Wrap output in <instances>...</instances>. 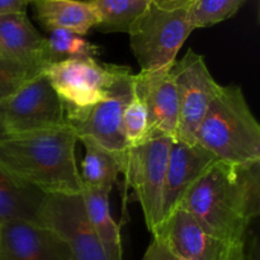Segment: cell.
I'll list each match as a JSON object with an SVG mask.
<instances>
[{"label": "cell", "instance_id": "obj_1", "mask_svg": "<svg viewBox=\"0 0 260 260\" xmlns=\"http://www.w3.org/2000/svg\"><path fill=\"white\" fill-rule=\"evenodd\" d=\"M260 202L259 164L235 167L215 161L196 182L180 208L205 230L230 241H246Z\"/></svg>", "mask_w": 260, "mask_h": 260}, {"label": "cell", "instance_id": "obj_2", "mask_svg": "<svg viewBox=\"0 0 260 260\" xmlns=\"http://www.w3.org/2000/svg\"><path fill=\"white\" fill-rule=\"evenodd\" d=\"M78 142L68 123L46 131L8 135L0 139V168L47 194L81 193Z\"/></svg>", "mask_w": 260, "mask_h": 260}, {"label": "cell", "instance_id": "obj_3", "mask_svg": "<svg viewBox=\"0 0 260 260\" xmlns=\"http://www.w3.org/2000/svg\"><path fill=\"white\" fill-rule=\"evenodd\" d=\"M217 161L235 167L260 162V126L240 86L220 85L196 137Z\"/></svg>", "mask_w": 260, "mask_h": 260}, {"label": "cell", "instance_id": "obj_4", "mask_svg": "<svg viewBox=\"0 0 260 260\" xmlns=\"http://www.w3.org/2000/svg\"><path fill=\"white\" fill-rule=\"evenodd\" d=\"M43 74L62 101L66 117H70L104 101L114 86L132 73L126 66L80 57L50 63Z\"/></svg>", "mask_w": 260, "mask_h": 260}, {"label": "cell", "instance_id": "obj_5", "mask_svg": "<svg viewBox=\"0 0 260 260\" xmlns=\"http://www.w3.org/2000/svg\"><path fill=\"white\" fill-rule=\"evenodd\" d=\"M193 30L189 9H162L150 5L128 32L129 46L140 71L172 68Z\"/></svg>", "mask_w": 260, "mask_h": 260}, {"label": "cell", "instance_id": "obj_6", "mask_svg": "<svg viewBox=\"0 0 260 260\" xmlns=\"http://www.w3.org/2000/svg\"><path fill=\"white\" fill-rule=\"evenodd\" d=\"M173 140L168 136H154L140 146L127 150L123 174L127 184L135 190L151 235L161 223L165 174Z\"/></svg>", "mask_w": 260, "mask_h": 260}, {"label": "cell", "instance_id": "obj_7", "mask_svg": "<svg viewBox=\"0 0 260 260\" xmlns=\"http://www.w3.org/2000/svg\"><path fill=\"white\" fill-rule=\"evenodd\" d=\"M179 104L177 139L196 144L197 131L221 84L215 80L205 57L189 50L170 68Z\"/></svg>", "mask_w": 260, "mask_h": 260}, {"label": "cell", "instance_id": "obj_8", "mask_svg": "<svg viewBox=\"0 0 260 260\" xmlns=\"http://www.w3.org/2000/svg\"><path fill=\"white\" fill-rule=\"evenodd\" d=\"M41 225L66 244L71 260H109L89 221L81 193L47 194Z\"/></svg>", "mask_w": 260, "mask_h": 260}, {"label": "cell", "instance_id": "obj_9", "mask_svg": "<svg viewBox=\"0 0 260 260\" xmlns=\"http://www.w3.org/2000/svg\"><path fill=\"white\" fill-rule=\"evenodd\" d=\"M3 113L7 136L46 131L68 123L62 101L43 73L3 103Z\"/></svg>", "mask_w": 260, "mask_h": 260}, {"label": "cell", "instance_id": "obj_10", "mask_svg": "<svg viewBox=\"0 0 260 260\" xmlns=\"http://www.w3.org/2000/svg\"><path fill=\"white\" fill-rule=\"evenodd\" d=\"M152 238L188 260H249L246 241L225 240L208 233L180 207L160 223Z\"/></svg>", "mask_w": 260, "mask_h": 260}, {"label": "cell", "instance_id": "obj_11", "mask_svg": "<svg viewBox=\"0 0 260 260\" xmlns=\"http://www.w3.org/2000/svg\"><path fill=\"white\" fill-rule=\"evenodd\" d=\"M132 75L113 88L104 101L86 111L66 117L76 139H89L126 161L127 145L122 132V114L132 91Z\"/></svg>", "mask_w": 260, "mask_h": 260}, {"label": "cell", "instance_id": "obj_12", "mask_svg": "<svg viewBox=\"0 0 260 260\" xmlns=\"http://www.w3.org/2000/svg\"><path fill=\"white\" fill-rule=\"evenodd\" d=\"M132 88L146 107L150 137L177 139L179 104L170 68L147 73L140 71L132 75Z\"/></svg>", "mask_w": 260, "mask_h": 260}, {"label": "cell", "instance_id": "obj_13", "mask_svg": "<svg viewBox=\"0 0 260 260\" xmlns=\"http://www.w3.org/2000/svg\"><path fill=\"white\" fill-rule=\"evenodd\" d=\"M215 161L216 157L198 142L173 140L165 174L161 222L179 208L190 188Z\"/></svg>", "mask_w": 260, "mask_h": 260}, {"label": "cell", "instance_id": "obj_14", "mask_svg": "<svg viewBox=\"0 0 260 260\" xmlns=\"http://www.w3.org/2000/svg\"><path fill=\"white\" fill-rule=\"evenodd\" d=\"M0 245L7 260H71L66 244L50 229L37 223H2Z\"/></svg>", "mask_w": 260, "mask_h": 260}, {"label": "cell", "instance_id": "obj_15", "mask_svg": "<svg viewBox=\"0 0 260 260\" xmlns=\"http://www.w3.org/2000/svg\"><path fill=\"white\" fill-rule=\"evenodd\" d=\"M0 53L45 69L51 63L47 37H43L36 29L27 13L0 15Z\"/></svg>", "mask_w": 260, "mask_h": 260}, {"label": "cell", "instance_id": "obj_16", "mask_svg": "<svg viewBox=\"0 0 260 260\" xmlns=\"http://www.w3.org/2000/svg\"><path fill=\"white\" fill-rule=\"evenodd\" d=\"M47 193L0 168V225L30 222L41 225Z\"/></svg>", "mask_w": 260, "mask_h": 260}, {"label": "cell", "instance_id": "obj_17", "mask_svg": "<svg viewBox=\"0 0 260 260\" xmlns=\"http://www.w3.org/2000/svg\"><path fill=\"white\" fill-rule=\"evenodd\" d=\"M33 13L47 30L62 29L85 36L98 25V14L89 0H30Z\"/></svg>", "mask_w": 260, "mask_h": 260}, {"label": "cell", "instance_id": "obj_18", "mask_svg": "<svg viewBox=\"0 0 260 260\" xmlns=\"http://www.w3.org/2000/svg\"><path fill=\"white\" fill-rule=\"evenodd\" d=\"M109 193L111 192L108 190L84 188L81 196L89 221L98 235L108 259L123 260L121 230L112 216Z\"/></svg>", "mask_w": 260, "mask_h": 260}, {"label": "cell", "instance_id": "obj_19", "mask_svg": "<svg viewBox=\"0 0 260 260\" xmlns=\"http://www.w3.org/2000/svg\"><path fill=\"white\" fill-rule=\"evenodd\" d=\"M79 141L85 149L81 169H79L83 189L88 188L111 192L118 174L123 173L124 161L91 140L81 139Z\"/></svg>", "mask_w": 260, "mask_h": 260}, {"label": "cell", "instance_id": "obj_20", "mask_svg": "<svg viewBox=\"0 0 260 260\" xmlns=\"http://www.w3.org/2000/svg\"><path fill=\"white\" fill-rule=\"evenodd\" d=\"M98 14L101 32L128 33L137 19L149 9L152 0H89Z\"/></svg>", "mask_w": 260, "mask_h": 260}, {"label": "cell", "instance_id": "obj_21", "mask_svg": "<svg viewBox=\"0 0 260 260\" xmlns=\"http://www.w3.org/2000/svg\"><path fill=\"white\" fill-rule=\"evenodd\" d=\"M47 52L50 62L68 60V58L96 57L99 47L85 40L84 36L69 32V30H51L47 37Z\"/></svg>", "mask_w": 260, "mask_h": 260}, {"label": "cell", "instance_id": "obj_22", "mask_svg": "<svg viewBox=\"0 0 260 260\" xmlns=\"http://www.w3.org/2000/svg\"><path fill=\"white\" fill-rule=\"evenodd\" d=\"M45 68L0 53V104L9 101L25 84L43 73Z\"/></svg>", "mask_w": 260, "mask_h": 260}, {"label": "cell", "instance_id": "obj_23", "mask_svg": "<svg viewBox=\"0 0 260 260\" xmlns=\"http://www.w3.org/2000/svg\"><path fill=\"white\" fill-rule=\"evenodd\" d=\"M122 132L127 149L137 147L150 139L149 117L146 107L132 88L131 96L122 114Z\"/></svg>", "mask_w": 260, "mask_h": 260}, {"label": "cell", "instance_id": "obj_24", "mask_svg": "<svg viewBox=\"0 0 260 260\" xmlns=\"http://www.w3.org/2000/svg\"><path fill=\"white\" fill-rule=\"evenodd\" d=\"M246 0H197L189 8L193 28H207L218 24L239 12Z\"/></svg>", "mask_w": 260, "mask_h": 260}, {"label": "cell", "instance_id": "obj_25", "mask_svg": "<svg viewBox=\"0 0 260 260\" xmlns=\"http://www.w3.org/2000/svg\"><path fill=\"white\" fill-rule=\"evenodd\" d=\"M142 260H188L169 248L159 238H152L151 244L146 249Z\"/></svg>", "mask_w": 260, "mask_h": 260}, {"label": "cell", "instance_id": "obj_26", "mask_svg": "<svg viewBox=\"0 0 260 260\" xmlns=\"http://www.w3.org/2000/svg\"><path fill=\"white\" fill-rule=\"evenodd\" d=\"M28 0H0V15L10 13H27Z\"/></svg>", "mask_w": 260, "mask_h": 260}, {"label": "cell", "instance_id": "obj_27", "mask_svg": "<svg viewBox=\"0 0 260 260\" xmlns=\"http://www.w3.org/2000/svg\"><path fill=\"white\" fill-rule=\"evenodd\" d=\"M197 0H152V4L162 9H189Z\"/></svg>", "mask_w": 260, "mask_h": 260}, {"label": "cell", "instance_id": "obj_28", "mask_svg": "<svg viewBox=\"0 0 260 260\" xmlns=\"http://www.w3.org/2000/svg\"><path fill=\"white\" fill-rule=\"evenodd\" d=\"M7 136V131H5L4 126V113H3V104H0V139Z\"/></svg>", "mask_w": 260, "mask_h": 260}, {"label": "cell", "instance_id": "obj_29", "mask_svg": "<svg viewBox=\"0 0 260 260\" xmlns=\"http://www.w3.org/2000/svg\"><path fill=\"white\" fill-rule=\"evenodd\" d=\"M0 260H7L4 256V253H3V249H2V245H0Z\"/></svg>", "mask_w": 260, "mask_h": 260}, {"label": "cell", "instance_id": "obj_30", "mask_svg": "<svg viewBox=\"0 0 260 260\" xmlns=\"http://www.w3.org/2000/svg\"><path fill=\"white\" fill-rule=\"evenodd\" d=\"M28 2H30V0H28Z\"/></svg>", "mask_w": 260, "mask_h": 260}]
</instances>
